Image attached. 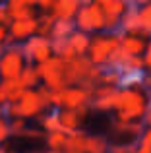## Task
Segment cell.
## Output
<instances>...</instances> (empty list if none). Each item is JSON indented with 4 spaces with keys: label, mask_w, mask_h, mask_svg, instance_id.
Segmentation results:
<instances>
[{
    "label": "cell",
    "mask_w": 151,
    "mask_h": 153,
    "mask_svg": "<svg viewBox=\"0 0 151 153\" xmlns=\"http://www.w3.org/2000/svg\"><path fill=\"white\" fill-rule=\"evenodd\" d=\"M0 153H10V151H8L6 146H0Z\"/></svg>",
    "instance_id": "obj_7"
},
{
    "label": "cell",
    "mask_w": 151,
    "mask_h": 153,
    "mask_svg": "<svg viewBox=\"0 0 151 153\" xmlns=\"http://www.w3.org/2000/svg\"><path fill=\"white\" fill-rule=\"evenodd\" d=\"M21 93V85L16 82V78L12 79H2L0 83V105L6 103H16Z\"/></svg>",
    "instance_id": "obj_3"
},
{
    "label": "cell",
    "mask_w": 151,
    "mask_h": 153,
    "mask_svg": "<svg viewBox=\"0 0 151 153\" xmlns=\"http://www.w3.org/2000/svg\"><path fill=\"white\" fill-rule=\"evenodd\" d=\"M0 116H4V112H2V107H0Z\"/></svg>",
    "instance_id": "obj_9"
},
{
    "label": "cell",
    "mask_w": 151,
    "mask_h": 153,
    "mask_svg": "<svg viewBox=\"0 0 151 153\" xmlns=\"http://www.w3.org/2000/svg\"><path fill=\"white\" fill-rule=\"evenodd\" d=\"M2 52H4V47H2V43H0V54H2Z\"/></svg>",
    "instance_id": "obj_8"
},
{
    "label": "cell",
    "mask_w": 151,
    "mask_h": 153,
    "mask_svg": "<svg viewBox=\"0 0 151 153\" xmlns=\"http://www.w3.org/2000/svg\"><path fill=\"white\" fill-rule=\"evenodd\" d=\"M4 37H6V27L0 23V43H2V39H4Z\"/></svg>",
    "instance_id": "obj_6"
},
{
    "label": "cell",
    "mask_w": 151,
    "mask_h": 153,
    "mask_svg": "<svg viewBox=\"0 0 151 153\" xmlns=\"http://www.w3.org/2000/svg\"><path fill=\"white\" fill-rule=\"evenodd\" d=\"M19 70H21V60L14 51H6L0 54V78L2 79L16 78Z\"/></svg>",
    "instance_id": "obj_2"
},
{
    "label": "cell",
    "mask_w": 151,
    "mask_h": 153,
    "mask_svg": "<svg viewBox=\"0 0 151 153\" xmlns=\"http://www.w3.org/2000/svg\"><path fill=\"white\" fill-rule=\"evenodd\" d=\"M8 22H10V19H8L6 10H2V8H0V23H2V25L6 27V25H8Z\"/></svg>",
    "instance_id": "obj_5"
},
{
    "label": "cell",
    "mask_w": 151,
    "mask_h": 153,
    "mask_svg": "<svg viewBox=\"0 0 151 153\" xmlns=\"http://www.w3.org/2000/svg\"><path fill=\"white\" fill-rule=\"evenodd\" d=\"M81 130L87 136H103V138H110L114 134V126H116V116L113 111H103V108H91L81 116L79 122Z\"/></svg>",
    "instance_id": "obj_1"
},
{
    "label": "cell",
    "mask_w": 151,
    "mask_h": 153,
    "mask_svg": "<svg viewBox=\"0 0 151 153\" xmlns=\"http://www.w3.org/2000/svg\"><path fill=\"white\" fill-rule=\"evenodd\" d=\"M8 140H10V124L4 116H0V146H6Z\"/></svg>",
    "instance_id": "obj_4"
}]
</instances>
